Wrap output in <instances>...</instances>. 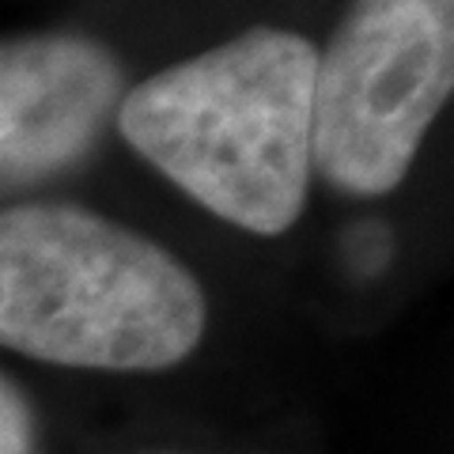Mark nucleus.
Listing matches in <instances>:
<instances>
[{"label": "nucleus", "instance_id": "nucleus-1", "mask_svg": "<svg viewBox=\"0 0 454 454\" xmlns=\"http://www.w3.org/2000/svg\"><path fill=\"white\" fill-rule=\"evenodd\" d=\"M315 42L284 27L167 65L121 91L114 121L167 182L239 231H292L310 193Z\"/></svg>", "mask_w": 454, "mask_h": 454}, {"label": "nucleus", "instance_id": "nucleus-2", "mask_svg": "<svg viewBox=\"0 0 454 454\" xmlns=\"http://www.w3.org/2000/svg\"><path fill=\"white\" fill-rule=\"evenodd\" d=\"M208 325L175 254L80 205L0 208V345L83 372H167Z\"/></svg>", "mask_w": 454, "mask_h": 454}, {"label": "nucleus", "instance_id": "nucleus-3", "mask_svg": "<svg viewBox=\"0 0 454 454\" xmlns=\"http://www.w3.org/2000/svg\"><path fill=\"white\" fill-rule=\"evenodd\" d=\"M454 91V0H352L315 65L310 163L348 197H387Z\"/></svg>", "mask_w": 454, "mask_h": 454}, {"label": "nucleus", "instance_id": "nucleus-4", "mask_svg": "<svg viewBox=\"0 0 454 454\" xmlns=\"http://www.w3.org/2000/svg\"><path fill=\"white\" fill-rule=\"evenodd\" d=\"M121 98V65L95 38H0V190L76 167Z\"/></svg>", "mask_w": 454, "mask_h": 454}, {"label": "nucleus", "instance_id": "nucleus-5", "mask_svg": "<svg viewBox=\"0 0 454 454\" xmlns=\"http://www.w3.org/2000/svg\"><path fill=\"white\" fill-rule=\"evenodd\" d=\"M38 420L31 402L12 379L0 375V454H35Z\"/></svg>", "mask_w": 454, "mask_h": 454}]
</instances>
